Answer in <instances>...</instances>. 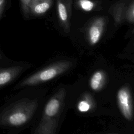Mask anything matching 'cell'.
<instances>
[{
  "label": "cell",
  "mask_w": 134,
  "mask_h": 134,
  "mask_svg": "<svg viewBox=\"0 0 134 134\" xmlns=\"http://www.w3.org/2000/svg\"><path fill=\"white\" fill-rule=\"evenodd\" d=\"M1 15H2V14H0V17H1Z\"/></svg>",
  "instance_id": "e0dca14e"
},
{
  "label": "cell",
  "mask_w": 134,
  "mask_h": 134,
  "mask_svg": "<svg viewBox=\"0 0 134 134\" xmlns=\"http://www.w3.org/2000/svg\"><path fill=\"white\" fill-rule=\"evenodd\" d=\"M105 21L103 18L96 19L88 30V40L91 45L96 44L99 40L105 27Z\"/></svg>",
  "instance_id": "8992f818"
},
{
  "label": "cell",
  "mask_w": 134,
  "mask_h": 134,
  "mask_svg": "<svg viewBox=\"0 0 134 134\" xmlns=\"http://www.w3.org/2000/svg\"><path fill=\"white\" fill-rule=\"evenodd\" d=\"M51 0H31L29 10L35 15H40L46 12L50 7Z\"/></svg>",
  "instance_id": "52a82bcc"
},
{
  "label": "cell",
  "mask_w": 134,
  "mask_h": 134,
  "mask_svg": "<svg viewBox=\"0 0 134 134\" xmlns=\"http://www.w3.org/2000/svg\"><path fill=\"white\" fill-rule=\"evenodd\" d=\"M117 100L119 108L124 118L131 121L133 119V106L130 91L128 86L120 88L117 93Z\"/></svg>",
  "instance_id": "277c9868"
},
{
  "label": "cell",
  "mask_w": 134,
  "mask_h": 134,
  "mask_svg": "<svg viewBox=\"0 0 134 134\" xmlns=\"http://www.w3.org/2000/svg\"><path fill=\"white\" fill-rule=\"evenodd\" d=\"M58 11L60 20L62 23L67 27L68 26V14L66 7L64 3L60 0H58Z\"/></svg>",
  "instance_id": "9c48e42d"
},
{
  "label": "cell",
  "mask_w": 134,
  "mask_h": 134,
  "mask_svg": "<svg viewBox=\"0 0 134 134\" xmlns=\"http://www.w3.org/2000/svg\"><path fill=\"white\" fill-rule=\"evenodd\" d=\"M134 7H133V2H132L131 5L130 6L129 8L128 9L127 13V18L129 20V21L132 23L133 21V17H134Z\"/></svg>",
  "instance_id": "4fadbf2b"
},
{
  "label": "cell",
  "mask_w": 134,
  "mask_h": 134,
  "mask_svg": "<svg viewBox=\"0 0 134 134\" xmlns=\"http://www.w3.org/2000/svg\"><path fill=\"white\" fill-rule=\"evenodd\" d=\"M36 100L20 99L9 105L0 113V125L18 127L27 123L38 107Z\"/></svg>",
  "instance_id": "6da1fadb"
},
{
  "label": "cell",
  "mask_w": 134,
  "mask_h": 134,
  "mask_svg": "<svg viewBox=\"0 0 134 134\" xmlns=\"http://www.w3.org/2000/svg\"><path fill=\"white\" fill-rule=\"evenodd\" d=\"M65 96V91L61 88L48 101L35 134H55L64 104Z\"/></svg>",
  "instance_id": "7a4b0ae2"
},
{
  "label": "cell",
  "mask_w": 134,
  "mask_h": 134,
  "mask_svg": "<svg viewBox=\"0 0 134 134\" xmlns=\"http://www.w3.org/2000/svg\"><path fill=\"white\" fill-rule=\"evenodd\" d=\"M72 66V63L63 60L53 63L23 80L17 88L32 86L48 82L69 70Z\"/></svg>",
  "instance_id": "3957f363"
},
{
  "label": "cell",
  "mask_w": 134,
  "mask_h": 134,
  "mask_svg": "<svg viewBox=\"0 0 134 134\" xmlns=\"http://www.w3.org/2000/svg\"><path fill=\"white\" fill-rule=\"evenodd\" d=\"M108 134H118V133H108Z\"/></svg>",
  "instance_id": "9a60e30c"
},
{
  "label": "cell",
  "mask_w": 134,
  "mask_h": 134,
  "mask_svg": "<svg viewBox=\"0 0 134 134\" xmlns=\"http://www.w3.org/2000/svg\"><path fill=\"white\" fill-rule=\"evenodd\" d=\"M6 0H0V14H2L4 9Z\"/></svg>",
  "instance_id": "5bb4252c"
},
{
  "label": "cell",
  "mask_w": 134,
  "mask_h": 134,
  "mask_svg": "<svg viewBox=\"0 0 134 134\" xmlns=\"http://www.w3.org/2000/svg\"><path fill=\"white\" fill-rule=\"evenodd\" d=\"M79 4L81 7L85 11H91L93 9L94 4L90 0H80Z\"/></svg>",
  "instance_id": "8fae6325"
},
{
  "label": "cell",
  "mask_w": 134,
  "mask_h": 134,
  "mask_svg": "<svg viewBox=\"0 0 134 134\" xmlns=\"http://www.w3.org/2000/svg\"><path fill=\"white\" fill-rule=\"evenodd\" d=\"M106 81V74L101 70L95 71L90 80V86L94 91H100L104 86Z\"/></svg>",
  "instance_id": "ba28073f"
},
{
  "label": "cell",
  "mask_w": 134,
  "mask_h": 134,
  "mask_svg": "<svg viewBox=\"0 0 134 134\" xmlns=\"http://www.w3.org/2000/svg\"><path fill=\"white\" fill-rule=\"evenodd\" d=\"M2 59V55H1V54H0V60Z\"/></svg>",
  "instance_id": "2e32d148"
},
{
  "label": "cell",
  "mask_w": 134,
  "mask_h": 134,
  "mask_svg": "<svg viewBox=\"0 0 134 134\" xmlns=\"http://www.w3.org/2000/svg\"><path fill=\"white\" fill-rule=\"evenodd\" d=\"M24 13L27 15L29 12V4L31 0H20Z\"/></svg>",
  "instance_id": "7c38bea8"
},
{
  "label": "cell",
  "mask_w": 134,
  "mask_h": 134,
  "mask_svg": "<svg viewBox=\"0 0 134 134\" xmlns=\"http://www.w3.org/2000/svg\"><path fill=\"white\" fill-rule=\"evenodd\" d=\"M91 99H88L87 97L81 100L77 105L78 109L81 112H86L88 111L92 106Z\"/></svg>",
  "instance_id": "30bf717a"
},
{
  "label": "cell",
  "mask_w": 134,
  "mask_h": 134,
  "mask_svg": "<svg viewBox=\"0 0 134 134\" xmlns=\"http://www.w3.org/2000/svg\"><path fill=\"white\" fill-rule=\"evenodd\" d=\"M23 69L24 68L21 66L0 68V88L8 85L14 81Z\"/></svg>",
  "instance_id": "5b68a950"
}]
</instances>
